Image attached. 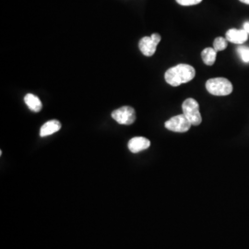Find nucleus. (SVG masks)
Listing matches in <instances>:
<instances>
[{
    "label": "nucleus",
    "instance_id": "obj_1",
    "mask_svg": "<svg viewBox=\"0 0 249 249\" xmlns=\"http://www.w3.org/2000/svg\"><path fill=\"white\" fill-rule=\"evenodd\" d=\"M195 69L187 64H179L166 71L164 74L165 81L171 86L178 87L184 83L189 82L195 78Z\"/></svg>",
    "mask_w": 249,
    "mask_h": 249
},
{
    "label": "nucleus",
    "instance_id": "obj_2",
    "mask_svg": "<svg viewBox=\"0 0 249 249\" xmlns=\"http://www.w3.org/2000/svg\"><path fill=\"white\" fill-rule=\"evenodd\" d=\"M206 89L215 96H226L231 94L233 88L230 80L225 78H214L206 82Z\"/></svg>",
    "mask_w": 249,
    "mask_h": 249
},
{
    "label": "nucleus",
    "instance_id": "obj_3",
    "mask_svg": "<svg viewBox=\"0 0 249 249\" xmlns=\"http://www.w3.org/2000/svg\"><path fill=\"white\" fill-rule=\"evenodd\" d=\"M183 114L187 116L192 125H198L202 122V117L199 112V105L195 99L187 98L182 105Z\"/></svg>",
    "mask_w": 249,
    "mask_h": 249
},
{
    "label": "nucleus",
    "instance_id": "obj_4",
    "mask_svg": "<svg viewBox=\"0 0 249 249\" xmlns=\"http://www.w3.org/2000/svg\"><path fill=\"white\" fill-rule=\"evenodd\" d=\"M164 125L168 130L171 131L178 132V133H185L190 129L192 124L187 119V116L183 114V115H178L170 118L169 120L165 122Z\"/></svg>",
    "mask_w": 249,
    "mask_h": 249
},
{
    "label": "nucleus",
    "instance_id": "obj_5",
    "mask_svg": "<svg viewBox=\"0 0 249 249\" xmlns=\"http://www.w3.org/2000/svg\"><path fill=\"white\" fill-rule=\"evenodd\" d=\"M112 117L118 124H132L136 120V112L131 107H122L112 113Z\"/></svg>",
    "mask_w": 249,
    "mask_h": 249
},
{
    "label": "nucleus",
    "instance_id": "obj_6",
    "mask_svg": "<svg viewBox=\"0 0 249 249\" xmlns=\"http://www.w3.org/2000/svg\"><path fill=\"white\" fill-rule=\"evenodd\" d=\"M225 35L227 41L235 45L244 44L249 38V34L244 29H230L226 32Z\"/></svg>",
    "mask_w": 249,
    "mask_h": 249
},
{
    "label": "nucleus",
    "instance_id": "obj_7",
    "mask_svg": "<svg viewBox=\"0 0 249 249\" xmlns=\"http://www.w3.org/2000/svg\"><path fill=\"white\" fill-rule=\"evenodd\" d=\"M158 44L153 40L151 36H145L141 39L139 47L141 52L146 56H151L156 52Z\"/></svg>",
    "mask_w": 249,
    "mask_h": 249
},
{
    "label": "nucleus",
    "instance_id": "obj_8",
    "mask_svg": "<svg viewBox=\"0 0 249 249\" xmlns=\"http://www.w3.org/2000/svg\"><path fill=\"white\" fill-rule=\"evenodd\" d=\"M127 146L131 152L138 153L149 149V147L151 146V142L143 137H135L128 142Z\"/></svg>",
    "mask_w": 249,
    "mask_h": 249
},
{
    "label": "nucleus",
    "instance_id": "obj_9",
    "mask_svg": "<svg viewBox=\"0 0 249 249\" xmlns=\"http://www.w3.org/2000/svg\"><path fill=\"white\" fill-rule=\"evenodd\" d=\"M61 128V124L58 120H50L42 125L40 129V136L41 137H47L50 135L56 133Z\"/></svg>",
    "mask_w": 249,
    "mask_h": 249
},
{
    "label": "nucleus",
    "instance_id": "obj_10",
    "mask_svg": "<svg viewBox=\"0 0 249 249\" xmlns=\"http://www.w3.org/2000/svg\"><path fill=\"white\" fill-rule=\"evenodd\" d=\"M24 102H25L27 107H29V109L32 110L33 112L38 113L43 108V104H42L41 100L33 93L26 94V96L24 97Z\"/></svg>",
    "mask_w": 249,
    "mask_h": 249
},
{
    "label": "nucleus",
    "instance_id": "obj_11",
    "mask_svg": "<svg viewBox=\"0 0 249 249\" xmlns=\"http://www.w3.org/2000/svg\"><path fill=\"white\" fill-rule=\"evenodd\" d=\"M217 56V52L212 47H207L201 52V57L206 65L213 66Z\"/></svg>",
    "mask_w": 249,
    "mask_h": 249
},
{
    "label": "nucleus",
    "instance_id": "obj_12",
    "mask_svg": "<svg viewBox=\"0 0 249 249\" xmlns=\"http://www.w3.org/2000/svg\"><path fill=\"white\" fill-rule=\"evenodd\" d=\"M228 45V41L226 38L217 37L213 42V48L216 52L223 51Z\"/></svg>",
    "mask_w": 249,
    "mask_h": 249
},
{
    "label": "nucleus",
    "instance_id": "obj_13",
    "mask_svg": "<svg viewBox=\"0 0 249 249\" xmlns=\"http://www.w3.org/2000/svg\"><path fill=\"white\" fill-rule=\"evenodd\" d=\"M237 53H239L241 59L244 62L249 63V47L240 46L237 48Z\"/></svg>",
    "mask_w": 249,
    "mask_h": 249
},
{
    "label": "nucleus",
    "instance_id": "obj_14",
    "mask_svg": "<svg viewBox=\"0 0 249 249\" xmlns=\"http://www.w3.org/2000/svg\"><path fill=\"white\" fill-rule=\"evenodd\" d=\"M202 0H177L179 5L181 6H194V5H197L201 2Z\"/></svg>",
    "mask_w": 249,
    "mask_h": 249
},
{
    "label": "nucleus",
    "instance_id": "obj_15",
    "mask_svg": "<svg viewBox=\"0 0 249 249\" xmlns=\"http://www.w3.org/2000/svg\"><path fill=\"white\" fill-rule=\"evenodd\" d=\"M243 29L248 33L249 35V21H247V22H245L244 23V25H243Z\"/></svg>",
    "mask_w": 249,
    "mask_h": 249
},
{
    "label": "nucleus",
    "instance_id": "obj_16",
    "mask_svg": "<svg viewBox=\"0 0 249 249\" xmlns=\"http://www.w3.org/2000/svg\"><path fill=\"white\" fill-rule=\"evenodd\" d=\"M240 2L242 3H244V4H247V5H249V0H239Z\"/></svg>",
    "mask_w": 249,
    "mask_h": 249
}]
</instances>
